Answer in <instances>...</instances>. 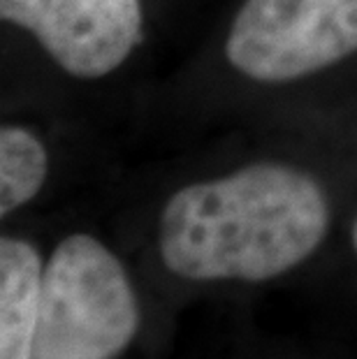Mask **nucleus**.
I'll return each mask as SVG.
<instances>
[{
	"instance_id": "obj_1",
	"label": "nucleus",
	"mask_w": 357,
	"mask_h": 359,
	"mask_svg": "<svg viewBox=\"0 0 357 359\" xmlns=\"http://www.w3.org/2000/svg\"><path fill=\"white\" fill-rule=\"evenodd\" d=\"M330 230V197L309 170L257 160L193 181L165 202L158 248L188 280H269L316 253Z\"/></svg>"
},
{
	"instance_id": "obj_2",
	"label": "nucleus",
	"mask_w": 357,
	"mask_h": 359,
	"mask_svg": "<svg viewBox=\"0 0 357 359\" xmlns=\"http://www.w3.org/2000/svg\"><path fill=\"white\" fill-rule=\"evenodd\" d=\"M137 327V297L121 259L90 234L65 236L44 264L30 359H112Z\"/></svg>"
},
{
	"instance_id": "obj_3",
	"label": "nucleus",
	"mask_w": 357,
	"mask_h": 359,
	"mask_svg": "<svg viewBox=\"0 0 357 359\" xmlns=\"http://www.w3.org/2000/svg\"><path fill=\"white\" fill-rule=\"evenodd\" d=\"M357 56V0H244L227 26V67L257 86H288Z\"/></svg>"
},
{
	"instance_id": "obj_4",
	"label": "nucleus",
	"mask_w": 357,
	"mask_h": 359,
	"mask_svg": "<svg viewBox=\"0 0 357 359\" xmlns=\"http://www.w3.org/2000/svg\"><path fill=\"white\" fill-rule=\"evenodd\" d=\"M0 19L79 81L119 72L147 33L144 0H0Z\"/></svg>"
},
{
	"instance_id": "obj_5",
	"label": "nucleus",
	"mask_w": 357,
	"mask_h": 359,
	"mask_svg": "<svg viewBox=\"0 0 357 359\" xmlns=\"http://www.w3.org/2000/svg\"><path fill=\"white\" fill-rule=\"evenodd\" d=\"M44 262L33 243L0 241V359H30L42 304Z\"/></svg>"
},
{
	"instance_id": "obj_6",
	"label": "nucleus",
	"mask_w": 357,
	"mask_h": 359,
	"mask_svg": "<svg viewBox=\"0 0 357 359\" xmlns=\"http://www.w3.org/2000/svg\"><path fill=\"white\" fill-rule=\"evenodd\" d=\"M49 147L30 126L0 128V216L33 202L49 177Z\"/></svg>"
},
{
	"instance_id": "obj_7",
	"label": "nucleus",
	"mask_w": 357,
	"mask_h": 359,
	"mask_svg": "<svg viewBox=\"0 0 357 359\" xmlns=\"http://www.w3.org/2000/svg\"><path fill=\"white\" fill-rule=\"evenodd\" d=\"M353 248L357 253V218H355V225H353Z\"/></svg>"
}]
</instances>
